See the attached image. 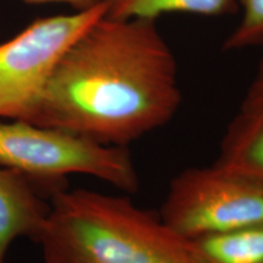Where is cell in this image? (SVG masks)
<instances>
[{
    "instance_id": "8",
    "label": "cell",
    "mask_w": 263,
    "mask_h": 263,
    "mask_svg": "<svg viewBox=\"0 0 263 263\" xmlns=\"http://www.w3.org/2000/svg\"><path fill=\"white\" fill-rule=\"evenodd\" d=\"M107 17L154 21L164 14L183 12L218 16L229 12L235 0H104Z\"/></svg>"
},
{
    "instance_id": "6",
    "label": "cell",
    "mask_w": 263,
    "mask_h": 263,
    "mask_svg": "<svg viewBox=\"0 0 263 263\" xmlns=\"http://www.w3.org/2000/svg\"><path fill=\"white\" fill-rule=\"evenodd\" d=\"M44 192L24 173L0 164V263L18 238L39 241L50 215V202Z\"/></svg>"
},
{
    "instance_id": "5",
    "label": "cell",
    "mask_w": 263,
    "mask_h": 263,
    "mask_svg": "<svg viewBox=\"0 0 263 263\" xmlns=\"http://www.w3.org/2000/svg\"><path fill=\"white\" fill-rule=\"evenodd\" d=\"M105 12L103 3L38 18L0 44V120H24L72 43Z\"/></svg>"
},
{
    "instance_id": "4",
    "label": "cell",
    "mask_w": 263,
    "mask_h": 263,
    "mask_svg": "<svg viewBox=\"0 0 263 263\" xmlns=\"http://www.w3.org/2000/svg\"><path fill=\"white\" fill-rule=\"evenodd\" d=\"M159 215L190 240L263 224V184L216 163L189 167L170 182Z\"/></svg>"
},
{
    "instance_id": "1",
    "label": "cell",
    "mask_w": 263,
    "mask_h": 263,
    "mask_svg": "<svg viewBox=\"0 0 263 263\" xmlns=\"http://www.w3.org/2000/svg\"><path fill=\"white\" fill-rule=\"evenodd\" d=\"M180 103L178 66L155 22L104 15L72 43L24 121L128 147Z\"/></svg>"
},
{
    "instance_id": "11",
    "label": "cell",
    "mask_w": 263,
    "mask_h": 263,
    "mask_svg": "<svg viewBox=\"0 0 263 263\" xmlns=\"http://www.w3.org/2000/svg\"><path fill=\"white\" fill-rule=\"evenodd\" d=\"M45 263H91L77 251L51 239L39 241Z\"/></svg>"
},
{
    "instance_id": "13",
    "label": "cell",
    "mask_w": 263,
    "mask_h": 263,
    "mask_svg": "<svg viewBox=\"0 0 263 263\" xmlns=\"http://www.w3.org/2000/svg\"><path fill=\"white\" fill-rule=\"evenodd\" d=\"M31 4H48V3H57V4H65L71 6L74 11L88 10L95 6L103 4L104 0H24Z\"/></svg>"
},
{
    "instance_id": "12",
    "label": "cell",
    "mask_w": 263,
    "mask_h": 263,
    "mask_svg": "<svg viewBox=\"0 0 263 263\" xmlns=\"http://www.w3.org/2000/svg\"><path fill=\"white\" fill-rule=\"evenodd\" d=\"M240 111L263 116V59L259 62L257 72L246 91Z\"/></svg>"
},
{
    "instance_id": "2",
    "label": "cell",
    "mask_w": 263,
    "mask_h": 263,
    "mask_svg": "<svg viewBox=\"0 0 263 263\" xmlns=\"http://www.w3.org/2000/svg\"><path fill=\"white\" fill-rule=\"evenodd\" d=\"M42 239L61 242L91 263H206L195 241L171 228L159 213L128 196L88 189L52 194Z\"/></svg>"
},
{
    "instance_id": "10",
    "label": "cell",
    "mask_w": 263,
    "mask_h": 263,
    "mask_svg": "<svg viewBox=\"0 0 263 263\" xmlns=\"http://www.w3.org/2000/svg\"><path fill=\"white\" fill-rule=\"evenodd\" d=\"M242 15L224 43L226 50H240L263 44V0H240Z\"/></svg>"
},
{
    "instance_id": "3",
    "label": "cell",
    "mask_w": 263,
    "mask_h": 263,
    "mask_svg": "<svg viewBox=\"0 0 263 263\" xmlns=\"http://www.w3.org/2000/svg\"><path fill=\"white\" fill-rule=\"evenodd\" d=\"M0 164L24 173L50 196L65 188L70 174L91 176L128 194L140 185L128 147L24 120H0Z\"/></svg>"
},
{
    "instance_id": "7",
    "label": "cell",
    "mask_w": 263,
    "mask_h": 263,
    "mask_svg": "<svg viewBox=\"0 0 263 263\" xmlns=\"http://www.w3.org/2000/svg\"><path fill=\"white\" fill-rule=\"evenodd\" d=\"M215 163L263 184V116L239 111L227 127Z\"/></svg>"
},
{
    "instance_id": "9",
    "label": "cell",
    "mask_w": 263,
    "mask_h": 263,
    "mask_svg": "<svg viewBox=\"0 0 263 263\" xmlns=\"http://www.w3.org/2000/svg\"><path fill=\"white\" fill-rule=\"evenodd\" d=\"M194 241L206 263H263V224Z\"/></svg>"
}]
</instances>
